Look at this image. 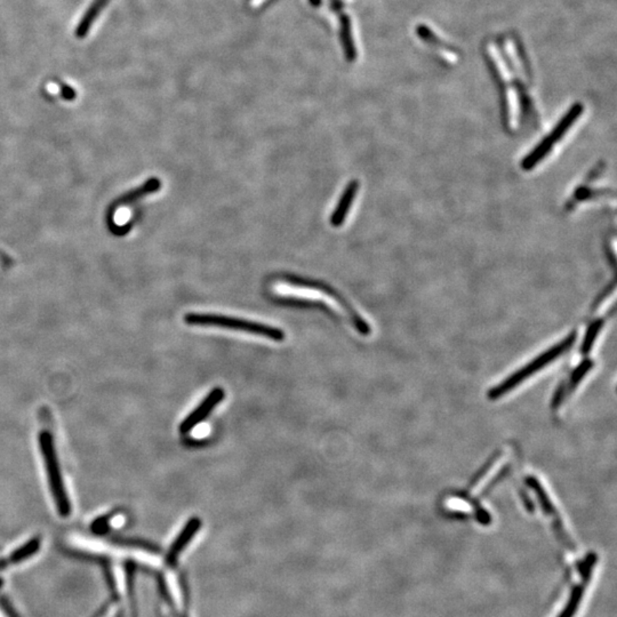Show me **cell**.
Returning <instances> with one entry per match:
<instances>
[{"mask_svg": "<svg viewBox=\"0 0 617 617\" xmlns=\"http://www.w3.org/2000/svg\"><path fill=\"white\" fill-rule=\"evenodd\" d=\"M576 339H577V334L575 332L570 333V335L567 336L563 341L554 345V346H551L549 350L543 352L538 357L533 359L531 363L526 365L525 367L520 368L519 370L515 372L511 376L505 379L502 383L494 386L493 389L488 391V399L497 400V399L502 398V397L508 395L513 389H516L517 386H519L522 382H525L526 380H528L529 377H532L533 374L538 373L540 370L547 367L551 363H554L556 359L563 355L565 352L568 351L573 346L574 343L576 342Z\"/></svg>", "mask_w": 617, "mask_h": 617, "instance_id": "1", "label": "cell"}, {"mask_svg": "<svg viewBox=\"0 0 617 617\" xmlns=\"http://www.w3.org/2000/svg\"><path fill=\"white\" fill-rule=\"evenodd\" d=\"M184 323L190 326H213L231 329L238 332L248 333L254 335L263 336L275 342H282L285 340V333L278 327L269 326L266 323L241 319L234 317L214 314H188L184 316Z\"/></svg>", "mask_w": 617, "mask_h": 617, "instance_id": "2", "label": "cell"}, {"mask_svg": "<svg viewBox=\"0 0 617 617\" xmlns=\"http://www.w3.org/2000/svg\"><path fill=\"white\" fill-rule=\"evenodd\" d=\"M38 443L39 450H40L43 459H44L46 473H47L48 485H49V489H51L57 512L61 517L67 518L71 515V503H70L67 489L64 486L60 463L57 459L54 438L52 436L51 432L41 431L38 436Z\"/></svg>", "mask_w": 617, "mask_h": 617, "instance_id": "3", "label": "cell"}, {"mask_svg": "<svg viewBox=\"0 0 617 617\" xmlns=\"http://www.w3.org/2000/svg\"><path fill=\"white\" fill-rule=\"evenodd\" d=\"M583 114V105L581 103L575 105L567 111V114L561 118V121L556 125L554 130L549 134L548 137L542 139L538 146H535L525 158L522 159L521 168L524 171H531L538 166V162H542L547 155L550 153L556 143L559 142L565 134L573 126L579 116Z\"/></svg>", "mask_w": 617, "mask_h": 617, "instance_id": "4", "label": "cell"}, {"mask_svg": "<svg viewBox=\"0 0 617 617\" xmlns=\"http://www.w3.org/2000/svg\"><path fill=\"white\" fill-rule=\"evenodd\" d=\"M286 280L288 282H291V285L312 288V289H318V291H323V294H326L329 298L335 300L344 309L345 312L348 314L349 318L351 320V323H353V326L356 327L358 333H360L361 335L364 336H368L372 333V328L365 321L364 318L359 316L355 307H352L351 304L349 303L343 298L342 295L340 294L339 291L334 289L332 286L327 285V284H323L321 282H317V280L301 278V277H291V275L286 277Z\"/></svg>", "mask_w": 617, "mask_h": 617, "instance_id": "5", "label": "cell"}, {"mask_svg": "<svg viewBox=\"0 0 617 617\" xmlns=\"http://www.w3.org/2000/svg\"><path fill=\"white\" fill-rule=\"evenodd\" d=\"M225 398L224 390L216 386L214 389L209 391L208 395L200 402L199 405L181 422L178 431L181 434H188L192 430L193 427L200 425L206 418H208L209 414L212 413L213 409L220 405V402Z\"/></svg>", "mask_w": 617, "mask_h": 617, "instance_id": "6", "label": "cell"}, {"mask_svg": "<svg viewBox=\"0 0 617 617\" xmlns=\"http://www.w3.org/2000/svg\"><path fill=\"white\" fill-rule=\"evenodd\" d=\"M527 482H528L529 487L533 488L535 493H536V495H538L542 509L544 510V512L547 513L548 516L551 517V519L554 520V528L557 531L558 536H559V538L563 541V544L566 545L568 550H575V545L573 544V542H572V540L568 538L567 533L565 532L563 521H561V518H559V515H558L557 511L554 509V504L551 503L550 498H549L547 492L543 489L541 484H540V482H538L535 478L527 479Z\"/></svg>", "mask_w": 617, "mask_h": 617, "instance_id": "7", "label": "cell"}, {"mask_svg": "<svg viewBox=\"0 0 617 617\" xmlns=\"http://www.w3.org/2000/svg\"><path fill=\"white\" fill-rule=\"evenodd\" d=\"M200 527H201V520H200V518L192 517L191 519H189V521L184 525L183 528L181 531L176 540L173 542L171 549L168 551L167 558H166L167 563L174 565L176 563L181 552L190 543L193 536L199 532Z\"/></svg>", "mask_w": 617, "mask_h": 617, "instance_id": "8", "label": "cell"}, {"mask_svg": "<svg viewBox=\"0 0 617 617\" xmlns=\"http://www.w3.org/2000/svg\"><path fill=\"white\" fill-rule=\"evenodd\" d=\"M358 190H359V182L357 180L350 181L343 191L342 196L340 198L339 203L336 205L332 216H330V224L334 228H339L344 223L349 211L351 208L353 200L357 196Z\"/></svg>", "mask_w": 617, "mask_h": 617, "instance_id": "9", "label": "cell"}, {"mask_svg": "<svg viewBox=\"0 0 617 617\" xmlns=\"http://www.w3.org/2000/svg\"><path fill=\"white\" fill-rule=\"evenodd\" d=\"M160 188H162V181L157 178H149L142 185L135 188L134 190L128 191L123 196L119 197L117 200H114L112 205H111V209L135 203L139 198H143V197L148 196V195L157 192Z\"/></svg>", "mask_w": 617, "mask_h": 617, "instance_id": "10", "label": "cell"}, {"mask_svg": "<svg viewBox=\"0 0 617 617\" xmlns=\"http://www.w3.org/2000/svg\"><path fill=\"white\" fill-rule=\"evenodd\" d=\"M109 1L110 0H94L91 3L89 10H86L85 14L82 15V20H80V22L77 26L76 31H75V36H76L77 38L84 39L86 36L89 35V32L91 31L93 24L98 19L100 14L102 13V10L108 6Z\"/></svg>", "mask_w": 617, "mask_h": 617, "instance_id": "11", "label": "cell"}, {"mask_svg": "<svg viewBox=\"0 0 617 617\" xmlns=\"http://www.w3.org/2000/svg\"><path fill=\"white\" fill-rule=\"evenodd\" d=\"M39 548H40V538H31L30 541L26 542V544L14 551L10 556L0 561V570L6 568V566H8L10 563H17L20 561H26L29 557L37 554Z\"/></svg>", "mask_w": 617, "mask_h": 617, "instance_id": "12", "label": "cell"}, {"mask_svg": "<svg viewBox=\"0 0 617 617\" xmlns=\"http://www.w3.org/2000/svg\"><path fill=\"white\" fill-rule=\"evenodd\" d=\"M584 589H586V584L582 583V584H577L572 590V593H570V599L567 602L566 607L563 608V611H561V615L558 617H574L576 611H577V608H579V602L582 600Z\"/></svg>", "mask_w": 617, "mask_h": 617, "instance_id": "13", "label": "cell"}, {"mask_svg": "<svg viewBox=\"0 0 617 617\" xmlns=\"http://www.w3.org/2000/svg\"><path fill=\"white\" fill-rule=\"evenodd\" d=\"M604 319L595 320V321L590 325L588 330H586V336H584V340H583L582 343V352L584 355H588V353L591 351L592 346H593L595 340H597V336L599 335V333H600L602 327H604Z\"/></svg>", "mask_w": 617, "mask_h": 617, "instance_id": "14", "label": "cell"}, {"mask_svg": "<svg viewBox=\"0 0 617 617\" xmlns=\"http://www.w3.org/2000/svg\"><path fill=\"white\" fill-rule=\"evenodd\" d=\"M418 35L421 37L422 39H425L427 43L429 44L434 45L436 47L440 48L443 53H448V54L452 55V56H455V53L452 51V48L450 47V45H447L445 41L441 40V39L438 38L437 35H434V32L431 31L430 29L427 28V26H420V29L418 30Z\"/></svg>", "mask_w": 617, "mask_h": 617, "instance_id": "15", "label": "cell"}, {"mask_svg": "<svg viewBox=\"0 0 617 617\" xmlns=\"http://www.w3.org/2000/svg\"><path fill=\"white\" fill-rule=\"evenodd\" d=\"M595 561H597V556L595 554H591L586 558V561L581 563L579 574H581L584 584L589 582L591 579L592 570L595 565Z\"/></svg>", "mask_w": 617, "mask_h": 617, "instance_id": "16", "label": "cell"}, {"mask_svg": "<svg viewBox=\"0 0 617 617\" xmlns=\"http://www.w3.org/2000/svg\"><path fill=\"white\" fill-rule=\"evenodd\" d=\"M592 365H593L592 361L586 360L582 365H579V368H576L573 376H572V380H570V389L575 388L582 381L583 377L586 376V374L591 370Z\"/></svg>", "mask_w": 617, "mask_h": 617, "instance_id": "17", "label": "cell"}, {"mask_svg": "<svg viewBox=\"0 0 617 617\" xmlns=\"http://www.w3.org/2000/svg\"><path fill=\"white\" fill-rule=\"evenodd\" d=\"M114 513H110V515L100 517L98 519L94 520L92 525L93 531L96 533L105 532V529L108 528L109 524H110L111 519L114 518Z\"/></svg>", "mask_w": 617, "mask_h": 617, "instance_id": "18", "label": "cell"}, {"mask_svg": "<svg viewBox=\"0 0 617 617\" xmlns=\"http://www.w3.org/2000/svg\"><path fill=\"white\" fill-rule=\"evenodd\" d=\"M62 96H63L64 98H67V100H73V98H76V93L69 86H63Z\"/></svg>", "mask_w": 617, "mask_h": 617, "instance_id": "19", "label": "cell"}]
</instances>
